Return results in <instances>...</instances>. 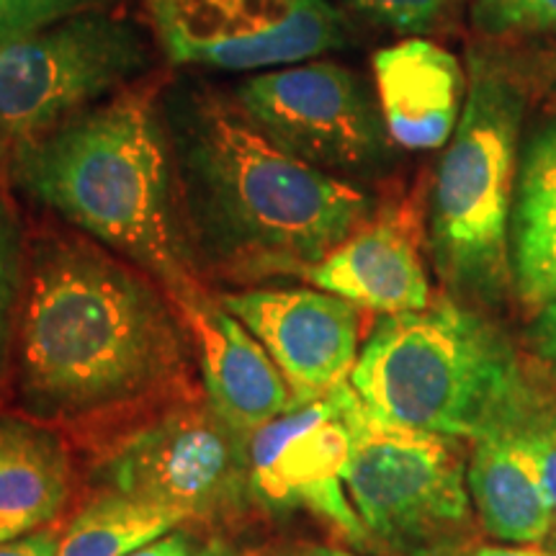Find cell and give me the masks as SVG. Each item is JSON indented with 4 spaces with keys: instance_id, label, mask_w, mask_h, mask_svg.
<instances>
[{
    "instance_id": "1",
    "label": "cell",
    "mask_w": 556,
    "mask_h": 556,
    "mask_svg": "<svg viewBox=\"0 0 556 556\" xmlns=\"http://www.w3.org/2000/svg\"><path fill=\"white\" fill-rule=\"evenodd\" d=\"M157 101L197 274L242 287L304 278L377 208L358 184L278 148L232 88L184 75Z\"/></svg>"
},
{
    "instance_id": "2",
    "label": "cell",
    "mask_w": 556,
    "mask_h": 556,
    "mask_svg": "<svg viewBox=\"0 0 556 556\" xmlns=\"http://www.w3.org/2000/svg\"><path fill=\"white\" fill-rule=\"evenodd\" d=\"M191 338L168 291L90 238L31 253L18 317L21 400L45 422H80L178 384Z\"/></svg>"
},
{
    "instance_id": "3",
    "label": "cell",
    "mask_w": 556,
    "mask_h": 556,
    "mask_svg": "<svg viewBox=\"0 0 556 556\" xmlns=\"http://www.w3.org/2000/svg\"><path fill=\"white\" fill-rule=\"evenodd\" d=\"M16 184L41 206L168 291H204L178 217L176 173L160 101L127 88L13 148Z\"/></svg>"
},
{
    "instance_id": "4",
    "label": "cell",
    "mask_w": 556,
    "mask_h": 556,
    "mask_svg": "<svg viewBox=\"0 0 556 556\" xmlns=\"http://www.w3.org/2000/svg\"><path fill=\"white\" fill-rule=\"evenodd\" d=\"M351 387L381 420L471 443L516 428L539 397L503 332L451 296L379 319Z\"/></svg>"
},
{
    "instance_id": "5",
    "label": "cell",
    "mask_w": 556,
    "mask_h": 556,
    "mask_svg": "<svg viewBox=\"0 0 556 556\" xmlns=\"http://www.w3.org/2000/svg\"><path fill=\"white\" fill-rule=\"evenodd\" d=\"M526 96L482 54L469 65L462 119L438 160L428 193V255L446 296L484 309L513 283L510 225Z\"/></svg>"
},
{
    "instance_id": "6",
    "label": "cell",
    "mask_w": 556,
    "mask_h": 556,
    "mask_svg": "<svg viewBox=\"0 0 556 556\" xmlns=\"http://www.w3.org/2000/svg\"><path fill=\"white\" fill-rule=\"evenodd\" d=\"M351 458L348 500L366 544L389 556H464L475 541V516L462 441L402 428L348 397Z\"/></svg>"
},
{
    "instance_id": "7",
    "label": "cell",
    "mask_w": 556,
    "mask_h": 556,
    "mask_svg": "<svg viewBox=\"0 0 556 556\" xmlns=\"http://www.w3.org/2000/svg\"><path fill=\"white\" fill-rule=\"evenodd\" d=\"M137 21L90 9L39 24H0V137L39 139L155 67V45Z\"/></svg>"
},
{
    "instance_id": "8",
    "label": "cell",
    "mask_w": 556,
    "mask_h": 556,
    "mask_svg": "<svg viewBox=\"0 0 556 556\" xmlns=\"http://www.w3.org/2000/svg\"><path fill=\"white\" fill-rule=\"evenodd\" d=\"M103 492L168 507L186 520H219L255 497L250 438L212 405H176L103 451L90 471Z\"/></svg>"
},
{
    "instance_id": "9",
    "label": "cell",
    "mask_w": 556,
    "mask_h": 556,
    "mask_svg": "<svg viewBox=\"0 0 556 556\" xmlns=\"http://www.w3.org/2000/svg\"><path fill=\"white\" fill-rule=\"evenodd\" d=\"M242 111L283 152L312 168L351 180L389 170V137L377 90L336 60L261 70L232 88Z\"/></svg>"
},
{
    "instance_id": "10",
    "label": "cell",
    "mask_w": 556,
    "mask_h": 556,
    "mask_svg": "<svg viewBox=\"0 0 556 556\" xmlns=\"http://www.w3.org/2000/svg\"><path fill=\"white\" fill-rule=\"evenodd\" d=\"M160 52L178 67L261 73L343 50L332 0H142Z\"/></svg>"
},
{
    "instance_id": "11",
    "label": "cell",
    "mask_w": 556,
    "mask_h": 556,
    "mask_svg": "<svg viewBox=\"0 0 556 556\" xmlns=\"http://www.w3.org/2000/svg\"><path fill=\"white\" fill-rule=\"evenodd\" d=\"M348 397L351 381L255 430L250 435V479L261 503L276 510L304 507L351 544L364 546V526L343 482L353 446Z\"/></svg>"
},
{
    "instance_id": "12",
    "label": "cell",
    "mask_w": 556,
    "mask_h": 556,
    "mask_svg": "<svg viewBox=\"0 0 556 556\" xmlns=\"http://www.w3.org/2000/svg\"><path fill=\"white\" fill-rule=\"evenodd\" d=\"M219 302L274 358L291 407L328 397L351 381L364 325L358 304L323 289H242Z\"/></svg>"
},
{
    "instance_id": "13",
    "label": "cell",
    "mask_w": 556,
    "mask_h": 556,
    "mask_svg": "<svg viewBox=\"0 0 556 556\" xmlns=\"http://www.w3.org/2000/svg\"><path fill=\"white\" fill-rule=\"evenodd\" d=\"M420 240V219L413 208L377 206L304 281L381 315L426 309L435 296Z\"/></svg>"
},
{
    "instance_id": "14",
    "label": "cell",
    "mask_w": 556,
    "mask_h": 556,
    "mask_svg": "<svg viewBox=\"0 0 556 556\" xmlns=\"http://www.w3.org/2000/svg\"><path fill=\"white\" fill-rule=\"evenodd\" d=\"M176 307L197 351L206 402L242 435L268 426L291 409V392L258 338L219 299L201 291Z\"/></svg>"
},
{
    "instance_id": "15",
    "label": "cell",
    "mask_w": 556,
    "mask_h": 556,
    "mask_svg": "<svg viewBox=\"0 0 556 556\" xmlns=\"http://www.w3.org/2000/svg\"><path fill=\"white\" fill-rule=\"evenodd\" d=\"M371 67L392 142L409 152L446 148L469 83L456 54L430 39L407 37L374 54Z\"/></svg>"
},
{
    "instance_id": "16",
    "label": "cell",
    "mask_w": 556,
    "mask_h": 556,
    "mask_svg": "<svg viewBox=\"0 0 556 556\" xmlns=\"http://www.w3.org/2000/svg\"><path fill=\"white\" fill-rule=\"evenodd\" d=\"M467 486L479 523L490 536L516 546H541L552 536V503L531 451L500 430L471 443Z\"/></svg>"
},
{
    "instance_id": "17",
    "label": "cell",
    "mask_w": 556,
    "mask_h": 556,
    "mask_svg": "<svg viewBox=\"0 0 556 556\" xmlns=\"http://www.w3.org/2000/svg\"><path fill=\"white\" fill-rule=\"evenodd\" d=\"M73 467L52 428L0 420V544L45 531L65 513Z\"/></svg>"
},
{
    "instance_id": "18",
    "label": "cell",
    "mask_w": 556,
    "mask_h": 556,
    "mask_svg": "<svg viewBox=\"0 0 556 556\" xmlns=\"http://www.w3.org/2000/svg\"><path fill=\"white\" fill-rule=\"evenodd\" d=\"M510 261L526 309L536 312L556 299V124L531 131L520 148Z\"/></svg>"
},
{
    "instance_id": "19",
    "label": "cell",
    "mask_w": 556,
    "mask_h": 556,
    "mask_svg": "<svg viewBox=\"0 0 556 556\" xmlns=\"http://www.w3.org/2000/svg\"><path fill=\"white\" fill-rule=\"evenodd\" d=\"M189 523L168 507L101 492L83 505L60 536L58 556H129Z\"/></svg>"
},
{
    "instance_id": "20",
    "label": "cell",
    "mask_w": 556,
    "mask_h": 556,
    "mask_svg": "<svg viewBox=\"0 0 556 556\" xmlns=\"http://www.w3.org/2000/svg\"><path fill=\"white\" fill-rule=\"evenodd\" d=\"M471 26L486 39L556 37V0H471Z\"/></svg>"
},
{
    "instance_id": "21",
    "label": "cell",
    "mask_w": 556,
    "mask_h": 556,
    "mask_svg": "<svg viewBox=\"0 0 556 556\" xmlns=\"http://www.w3.org/2000/svg\"><path fill=\"white\" fill-rule=\"evenodd\" d=\"M343 13L397 37H422L446 18L451 0H336Z\"/></svg>"
},
{
    "instance_id": "22",
    "label": "cell",
    "mask_w": 556,
    "mask_h": 556,
    "mask_svg": "<svg viewBox=\"0 0 556 556\" xmlns=\"http://www.w3.org/2000/svg\"><path fill=\"white\" fill-rule=\"evenodd\" d=\"M24 291V240L9 201L0 197V377H3L13 328L21 309Z\"/></svg>"
},
{
    "instance_id": "23",
    "label": "cell",
    "mask_w": 556,
    "mask_h": 556,
    "mask_svg": "<svg viewBox=\"0 0 556 556\" xmlns=\"http://www.w3.org/2000/svg\"><path fill=\"white\" fill-rule=\"evenodd\" d=\"M507 433L518 435L536 458L541 479H544L548 503H552V541L556 548V405H548L541 397L533 400V405L528 407V413L520 417L516 428H510Z\"/></svg>"
},
{
    "instance_id": "24",
    "label": "cell",
    "mask_w": 556,
    "mask_h": 556,
    "mask_svg": "<svg viewBox=\"0 0 556 556\" xmlns=\"http://www.w3.org/2000/svg\"><path fill=\"white\" fill-rule=\"evenodd\" d=\"M111 0H0V24H39L70 13L109 9Z\"/></svg>"
},
{
    "instance_id": "25",
    "label": "cell",
    "mask_w": 556,
    "mask_h": 556,
    "mask_svg": "<svg viewBox=\"0 0 556 556\" xmlns=\"http://www.w3.org/2000/svg\"><path fill=\"white\" fill-rule=\"evenodd\" d=\"M528 343H531V351L536 353L541 366L556 379V299L536 309L531 328H528Z\"/></svg>"
},
{
    "instance_id": "26",
    "label": "cell",
    "mask_w": 556,
    "mask_h": 556,
    "mask_svg": "<svg viewBox=\"0 0 556 556\" xmlns=\"http://www.w3.org/2000/svg\"><path fill=\"white\" fill-rule=\"evenodd\" d=\"M60 536L52 528L31 533V536L16 539V541H3L0 544V556H58Z\"/></svg>"
},
{
    "instance_id": "27",
    "label": "cell",
    "mask_w": 556,
    "mask_h": 556,
    "mask_svg": "<svg viewBox=\"0 0 556 556\" xmlns=\"http://www.w3.org/2000/svg\"><path fill=\"white\" fill-rule=\"evenodd\" d=\"M197 544L186 531H173L168 536L152 541V544L137 548L129 556H197Z\"/></svg>"
},
{
    "instance_id": "28",
    "label": "cell",
    "mask_w": 556,
    "mask_h": 556,
    "mask_svg": "<svg viewBox=\"0 0 556 556\" xmlns=\"http://www.w3.org/2000/svg\"><path fill=\"white\" fill-rule=\"evenodd\" d=\"M464 556H554L544 546H479Z\"/></svg>"
},
{
    "instance_id": "29",
    "label": "cell",
    "mask_w": 556,
    "mask_h": 556,
    "mask_svg": "<svg viewBox=\"0 0 556 556\" xmlns=\"http://www.w3.org/2000/svg\"><path fill=\"white\" fill-rule=\"evenodd\" d=\"M283 556H358V554L345 552V548H336V546H299L294 552Z\"/></svg>"
},
{
    "instance_id": "30",
    "label": "cell",
    "mask_w": 556,
    "mask_h": 556,
    "mask_svg": "<svg viewBox=\"0 0 556 556\" xmlns=\"http://www.w3.org/2000/svg\"><path fill=\"white\" fill-rule=\"evenodd\" d=\"M197 556H240V554L235 552V548L229 546L227 541L214 539V541H208V544H206L204 548H199Z\"/></svg>"
},
{
    "instance_id": "31",
    "label": "cell",
    "mask_w": 556,
    "mask_h": 556,
    "mask_svg": "<svg viewBox=\"0 0 556 556\" xmlns=\"http://www.w3.org/2000/svg\"><path fill=\"white\" fill-rule=\"evenodd\" d=\"M5 150H9V148H5V142H3V137H0V165H3V157H5Z\"/></svg>"
},
{
    "instance_id": "32",
    "label": "cell",
    "mask_w": 556,
    "mask_h": 556,
    "mask_svg": "<svg viewBox=\"0 0 556 556\" xmlns=\"http://www.w3.org/2000/svg\"><path fill=\"white\" fill-rule=\"evenodd\" d=\"M552 554H554V556H556V552H552Z\"/></svg>"
}]
</instances>
